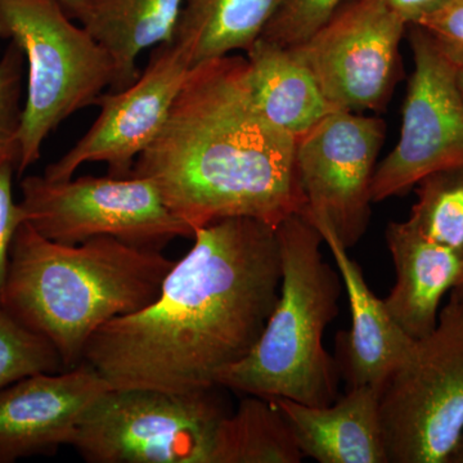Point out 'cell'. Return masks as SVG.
Returning a JSON list of instances; mask_svg holds the SVG:
<instances>
[{"mask_svg":"<svg viewBox=\"0 0 463 463\" xmlns=\"http://www.w3.org/2000/svg\"><path fill=\"white\" fill-rule=\"evenodd\" d=\"M154 303L91 336L87 362L111 389L190 392L219 388L251 352L279 298L277 228L227 218L194 231Z\"/></svg>","mask_w":463,"mask_h":463,"instance_id":"6da1fadb","label":"cell"},{"mask_svg":"<svg viewBox=\"0 0 463 463\" xmlns=\"http://www.w3.org/2000/svg\"><path fill=\"white\" fill-rule=\"evenodd\" d=\"M130 175L154 183L194 232L227 218L277 228L307 210L297 139L259 114L248 60L236 53L191 67L163 129Z\"/></svg>","mask_w":463,"mask_h":463,"instance_id":"7a4b0ae2","label":"cell"},{"mask_svg":"<svg viewBox=\"0 0 463 463\" xmlns=\"http://www.w3.org/2000/svg\"><path fill=\"white\" fill-rule=\"evenodd\" d=\"M174 264L163 250L114 237L56 242L25 222L12 242L0 307L50 341L70 370L106 323L156 300Z\"/></svg>","mask_w":463,"mask_h":463,"instance_id":"3957f363","label":"cell"},{"mask_svg":"<svg viewBox=\"0 0 463 463\" xmlns=\"http://www.w3.org/2000/svg\"><path fill=\"white\" fill-rule=\"evenodd\" d=\"M277 236L282 264L279 300L251 352L221 373L218 386L323 407L337 397V367L323 336L339 315L343 281L323 258L322 234L303 215L285 219Z\"/></svg>","mask_w":463,"mask_h":463,"instance_id":"277c9868","label":"cell"},{"mask_svg":"<svg viewBox=\"0 0 463 463\" xmlns=\"http://www.w3.org/2000/svg\"><path fill=\"white\" fill-rule=\"evenodd\" d=\"M0 39L16 43L25 56L17 157V176L23 178L41 158L48 136L111 90L115 66L57 0H0Z\"/></svg>","mask_w":463,"mask_h":463,"instance_id":"5b68a950","label":"cell"},{"mask_svg":"<svg viewBox=\"0 0 463 463\" xmlns=\"http://www.w3.org/2000/svg\"><path fill=\"white\" fill-rule=\"evenodd\" d=\"M389 463H449L463 435V292L380 392Z\"/></svg>","mask_w":463,"mask_h":463,"instance_id":"8992f818","label":"cell"},{"mask_svg":"<svg viewBox=\"0 0 463 463\" xmlns=\"http://www.w3.org/2000/svg\"><path fill=\"white\" fill-rule=\"evenodd\" d=\"M215 389H109L84 414L69 446L90 463H210L227 414Z\"/></svg>","mask_w":463,"mask_h":463,"instance_id":"52a82bcc","label":"cell"},{"mask_svg":"<svg viewBox=\"0 0 463 463\" xmlns=\"http://www.w3.org/2000/svg\"><path fill=\"white\" fill-rule=\"evenodd\" d=\"M20 188L26 223L56 242L79 245L114 237L163 250L179 237H194V230L166 206L156 185L139 176L50 181L44 175H27Z\"/></svg>","mask_w":463,"mask_h":463,"instance_id":"ba28073f","label":"cell"},{"mask_svg":"<svg viewBox=\"0 0 463 463\" xmlns=\"http://www.w3.org/2000/svg\"><path fill=\"white\" fill-rule=\"evenodd\" d=\"M414 70L408 83L401 136L374 170L373 203L407 194L440 170L463 167V96L458 70L434 39L410 25Z\"/></svg>","mask_w":463,"mask_h":463,"instance_id":"9c48e42d","label":"cell"},{"mask_svg":"<svg viewBox=\"0 0 463 463\" xmlns=\"http://www.w3.org/2000/svg\"><path fill=\"white\" fill-rule=\"evenodd\" d=\"M407 27L383 0H352L291 50L335 109L379 111L397 84L399 47Z\"/></svg>","mask_w":463,"mask_h":463,"instance_id":"30bf717a","label":"cell"},{"mask_svg":"<svg viewBox=\"0 0 463 463\" xmlns=\"http://www.w3.org/2000/svg\"><path fill=\"white\" fill-rule=\"evenodd\" d=\"M385 129L383 118L336 109L297 141L303 216L330 228L346 249L370 223L371 185Z\"/></svg>","mask_w":463,"mask_h":463,"instance_id":"8fae6325","label":"cell"},{"mask_svg":"<svg viewBox=\"0 0 463 463\" xmlns=\"http://www.w3.org/2000/svg\"><path fill=\"white\" fill-rule=\"evenodd\" d=\"M192 66L191 52L183 43L170 39L154 47L136 81L97 99L99 118L43 175L66 181L85 164L103 163L109 176H130L137 158L163 129Z\"/></svg>","mask_w":463,"mask_h":463,"instance_id":"7c38bea8","label":"cell"},{"mask_svg":"<svg viewBox=\"0 0 463 463\" xmlns=\"http://www.w3.org/2000/svg\"><path fill=\"white\" fill-rule=\"evenodd\" d=\"M109 389L96 368L81 362L0 390V463L50 456L69 446L84 414Z\"/></svg>","mask_w":463,"mask_h":463,"instance_id":"4fadbf2b","label":"cell"},{"mask_svg":"<svg viewBox=\"0 0 463 463\" xmlns=\"http://www.w3.org/2000/svg\"><path fill=\"white\" fill-rule=\"evenodd\" d=\"M380 389L358 386L334 403L316 407L269 399L303 457L319 463H389L380 419Z\"/></svg>","mask_w":463,"mask_h":463,"instance_id":"5bb4252c","label":"cell"},{"mask_svg":"<svg viewBox=\"0 0 463 463\" xmlns=\"http://www.w3.org/2000/svg\"><path fill=\"white\" fill-rule=\"evenodd\" d=\"M316 228L336 261L349 298L352 328L345 344H340L347 389L373 386L381 390L390 374L407 361L417 340L399 327L385 301L368 288L361 267L349 257L339 237L326 225Z\"/></svg>","mask_w":463,"mask_h":463,"instance_id":"9a60e30c","label":"cell"},{"mask_svg":"<svg viewBox=\"0 0 463 463\" xmlns=\"http://www.w3.org/2000/svg\"><path fill=\"white\" fill-rule=\"evenodd\" d=\"M386 242L397 281L383 301L399 327L421 340L437 327L443 298L461 282L463 257L426 239L407 221L389 224Z\"/></svg>","mask_w":463,"mask_h":463,"instance_id":"2e32d148","label":"cell"},{"mask_svg":"<svg viewBox=\"0 0 463 463\" xmlns=\"http://www.w3.org/2000/svg\"><path fill=\"white\" fill-rule=\"evenodd\" d=\"M245 54L255 108L277 129L298 141L336 111L291 48L258 39Z\"/></svg>","mask_w":463,"mask_h":463,"instance_id":"e0dca14e","label":"cell"},{"mask_svg":"<svg viewBox=\"0 0 463 463\" xmlns=\"http://www.w3.org/2000/svg\"><path fill=\"white\" fill-rule=\"evenodd\" d=\"M184 0H81L70 16L108 51L115 66L109 91L139 76V54L172 39Z\"/></svg>","mask_w":463,"mask_h":463,"instance_id":"ac0fdd59","label":"cell"},{"mask_svg":"<svg viewBox=\"0 0 463 463\" xmlns=\"http://www.w3.org/2000/svg\"><path fill=\"white\" fill-rule=\"evenodd\" d=\"M283 0H184L172 39L191 52L194 65L246 53L273 20Z\"/></svg>","mask_w":463,"mask_h":463,"instance_id":"d6986e66","label":"cell"},{"mask_svg":"<svg viewBox=\"0 0 463 463\" xmlns=\"http://www.w3.org/2000/svg\"><path fill=\"white\" fill-rule=\"evenodd\" d=\"M303 455L269 399L246 395L219 422L210 463H300Z\"/></svg>","mask_w":463,"mask_h":463,"instance_id":"ffe728a7","label":"cell"},{"mask_svg":"<svg viewBox=\"0 0 463 463\" xmlns=\"http://www.w3.org/2000/svg\"><path fill=\"white\" fill-rule=\"evenodd\" d=\"M416 194L408 223L463 257V167L425 176L417 183Z\"/></svg>","mask_w":463,"mask_h":463,"instance_id":"44dd1931","label":"cell"},{"mask_svg":"<svg viewBox=\"0 0 463 463\" xmlns=\"http://www.w3.org/2000/svg\"><path fill=\"white\" fill-rule=\"evenodd\" d=\"M65 371L50 341L0 307V390L36 373Z\"/></svg>","mask_w":463,"mask_h":463,"instance_id":"7402d4cb","label":"cell"},{"mask_svg":"<svg viewBox=\"0 0 463 463\" xmlns=\"http://www.w3.org/2000/svg\"><path fill=\"white\" fill-rule=\"evenodd\" d=\"M26 62L16 43L8 41L0 56V161L18 157V136L24 114Z\"/></svg>","mask_w":463,"mask_h":463,"instance_id":"603a6c76","label":"cell"},{"mask_svg":"<svg viewBox=\"0 0 463 463\" xmlns=\"http://www.w3.org/2000/svg\"><path fill=\"white\" fill-rule=\"evenodd\" d=\"M345 2L346 0H283L281 7L259 39L281 47H298L326 25Z\"/></svg>","mask_w":463,"mask_h":463,"instance_id":"cb8c5ba5","label":"cell"},{"mask_svg":"<svg viewBox=\"0 0 463 463\" xmlns=\"http://www.w3.org/2000/svg\"><path fill=\"white\" fill-rule=\"evenodd\" d=\"M414 25L425 30L444 56L463 71V0H448Z\"/></svg>","mask_w":463,"mask_h":463,"instance_id":"d4e9b609","label":"cell"},{"mask_svg":"<svg viewBox=\"0 0 463 463\" xmlns=\"http://www.w3.org/2000/svg\"><path fill=\"white\" fill-rule=\"evenodd\" d=\"M17 163L14 158L0 161V294L7 279L9 255L14 234L25 223V213L20 201L14 200V178Z\"/></svg>","mask_w":463,"mask_h":463,"instance_id":"484cf974","label":"cell"},{"mask_svg":"<svg viewBox=\"0 0 463 463\" xmlns=\"http://www.w3.org/2000/svg\"><path fill=\"white\" fill-rule=\"evenodd\" d=\"M408 26L414 25L423 16L435 11L448 0H383Z\"/></svg>","mask_w":463,"mask_h":463,"instance_id":"4316f807","label":"cell"},{"mask_svg":"<svg viewBox=\"0 0 463 463\" xmlns=\"http://www.w3.org/2000/svg\"><path fill=\"white\" fill-rule=\"evenodd\" d=\"M449 463H463V435L459 443L457 444L455 452L450 457Z\"/></svg>","mask_w":463,"mask_h":463,"instance_id":"83f0119b","label":"cell"},{"mask_svg":"<svg viewBox=\"0 0 463 463\" xmlns=\"http://www.w3.org/2000/svg\"><path fill=\"white\" fill-rule=\"evenodd\" d=\"M58 3H60L61 5H62V8L65 9L67 14H71L72 9L76 7V5H79V3L81 2V0H57Z\"/></svg>","mask_w":463,"mask_h":463,"instance_id":"f1b7e54d","label":"cell"},{"mask_svg":"<svg viewBox=\"0 0 463 463\" xmlns=\"http://www.w3.org/2000/svg\"><path fill=\"white\" fill-rule=\"evenodd\" d=\"M457 80H458V87L459 90H461L463 96V71H458V74H457Z\"/></svg>","mask_w":463,"mask_h":463,"instance_id":"f546056e","label":"cell"},{"mask_svg":"<svg viewBox=\"0 0 463 463\" xmlns=\"http://www.w3.org/2000/svg\"><path fill=\"white\" fill-rule=\"evenodd\" d=\"M455 288L459 289V291L463 292V285L462 286H457V288Z\"/></svg>","mask_w":463,"mask_h":463,"instance_id":"4dcf8cb0","label":"cell"},{"mask_svg":"<svg viewBox=\"0 0 463 463\" xmlns=\"http://www.w3.org/2000/svg\"><path fill=\"white\" fill-rule=\"evenodd\" d=\"M463 285V277H462V279H461V282L458 283V286H462ZM457 288V286H456Z\"/></svg>","mask_w":463,"mask_h":463,"instance_id":"1f68e13d","label":"cell"}]
</instances>
